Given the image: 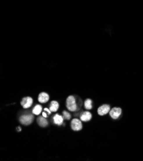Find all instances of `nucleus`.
Here are the masks:
<instances>
[{"instance_id": "1", "label": "nucleus", "mask_w": 143, "mask_h": 161, "mask_svg": "<svg viewBox=\"0 0 143 161\" xmlns=\"http://www.w3.org/2000/svg\"><path fill=\"white\" fill-rule=\"evenodd\" d=\"M66 106L67 109L70 111H72V112L77 110V105L75 101V98L73 96H69L67 98Z\"/></svg>"}, {"instance_id": "2", "label": "nucleus", "mask_w": 143, "mask_h": 161, "mask_svg": "<svg viewBox=\"0 0 143 161\" xmlns=\"http://www.w3.org/2000/svg\"><path fill=\"white\" fill-rule=\"evenodd\" d=\"M20 122L24 125H29L33 122V116L32 114H27V115H23L19 118Z\"/></svg>"}, {"instance_id": "3", "label": "nucleus", "mask_w": 143, "mask_h": 161, "mask_svg": "<svg viewBox=\"0 0 143 161\" xmlns=\"http://www.w3.org/2000/svg\"><path fill=\"white\" fill-rule=\"evenodd\" d=\"M71 128L74 131L81 130L82 128V124L81 123V121L78 119H73L71 123Z\"/></svg>"}, {"instance_id": "4", "label": "nucleus", "mask_w": 143, "mask_h": 161, "mask_svg": "<svg viewBox=\"0 0 143 161\" xmlns=\"http://www.w3.org/2000/svg\"><path fill=\"white\" fill-rule=\"evenodd\" d=\"M32 103H33V99L30 97L24 98L21 102V105H22V107L24 108V109L29 108L30 107L32 106Z\"/></svg>"}, {"instance_id": "5", "label": "nucleus", "mask_w": 143, "mask_h": 161, "mask_svg": "<svg viewBox=\"0 0 143 161\" xmlns=\"http://www.w3.org/2000/svg\"><path fill=\"white\" fill-rule=\"evenodd\" d=\"M121 112H122V111H121V109L120 108L114 107L110 110V116L112 117V118L116 119L120 116L121 114Z\"/></svg>"}, {"instance_id": "6", "label": "nucleus", "mask_w": 143, "mask_h": 161, "mask_svg": "<svg viewBox=\"0 0 143 161\" xmlns=\"http://www.w3.org/2000/svg\"><path fill=\"white\" fill-rule=\"evenodd\" d=\"M110 107L108 105H103L102 106L99 107L98 109V113L99 115L103 116L107 114L108 112H110Z\"/></svg>"}, {"instance_id": "7", "label": "nucleus", "mask_w": 143, "mask_h": 161, "mask_svg": "<svg viewBox=\"0 0 143 161\" xmlns=\"http://www.w3.org/2000/svg\"><path fill=\"white\" fill-rule=\"evenodd\" d=\"M49 98V95L47 93H46V92H41V93H40L39 95L38 101L40 103H44L48 101Z\"/></svg>"}, {"instance_id": "8", "label": "nucleus", "mask_w": 143, "mask_h": 161, "mask_svg": "<svg viewBox=\"0 0 143 161\" xmlns=\"http://www.w3.org/2000/svg\"><path fill=\"white\" fill-rule=\"evenodd\" d=\"M92 118V114L89 112H84L80 115V119L82 121H89Z\"/></svg>"}, {"instance_id": "9", "label": "nucleus", "mask_w": 143, "mask_h": 161, "mask_svg": "<svg viewBox=\"0 0 143 161\" xmlns=\"http://www.w3.org/2000/svg\"><path fill=\"white\" fill-rule=\"evenodd\" d=\"M45 118L46 117H44V116H40L39 117H38V119H37V123H38L39 125L40 126H41V127H46V126H47L48 125V121Z\"/></svg>"}, {"instance_id": "10", "label": "nucleus", "mask_w": 143, "mask_h": 161, "mask_svg": "<svg viewBox=\"0 0 143 161\" xmlns=\"http://www.w3.org/2000/svg\"><path fill=\"white\" fill-rule=\"evenodd\" d=\"M63 120H64V117L59 115V114H56V115L53 117V121L55 124L57 125H61L63 123Z\"/></svg>"}, {"instance_id": "11", "label": "nucleus", "mask_w": 143, "mask_h": 161, "mask_svg": "<svg viewBox=\"0 0 143 161\" xmlns=\"http://www.w3.org/2000/svg\"><path fill=\"white\" fill-rule=\"evenodd\" d=\"M59 105L57 101H51V103H50V106H49V110H51V112H55L57 111L58 109Z\"/></svg>"}, {"instance_id": "12", "label": "nucleus", "mask_w": 143, "mask_h": 161, "mask_svg": "<svg viewBox=\"0 0 143 161\" xmlns=\"http://www.w3.org/2000/svg\"><path fill=\"white\" fill-rule=\"evenodd\" d=\"M42 109V107L41 105H37L36 106L33 108L32 112H33V114H35V115H39L40 113L41 112Z\"/></svg>"}, {"instance_id": "13", "label": "nucleus", "mask_w": 143, "mask_h": 161, "mask_svg": "<svg viewBox=\"0 0 143 161\" xmlns=\"http://www.w3.org/2000/svg\"><path fill=\"white\" fill-rule=\"evenodd\" d=\"M92 100L90 99H87L85 101V107L86 109L90 110L92 109Z\"/></svg>"}, {"instance_id": "14", "label": "nucleus", "mask_w": 143, "mask_h": 161, "mask_svg": "<svg viewBox=\"0 0 143 161\" xmlns=\"http://www.w3.org/2000/svg\"><path fill=\"white\" fill-rule=\"evenodd\" d=\"M63 116H64V119H66L67 120H69L71 119V114L69 113L66 112V111H64L63 112Z\"/></svg>"}, {"instance_id": "15", "label": "nucleus", "mask_w": 143, "mask_h": 161, "mask_svg": "<svg viewBox=\"0 0 143 161\" xmlns=\"http://www.w3.org/2000/svg\"><path fill=\"white\" fill-rule=\"evenodd\" d=\"M44 111H47V112H48V114H51V110H49L48 109H47V108H45V109H44Z\"/></svg>"}, {"instance_id": "16", "label": "nucleus", "mask_w": 143, "mask_h": 161, "mask_svg": "<svg viewBox=\"0 0 143 161\" xmlns=\"http://www.w3.org/2000/svg\"><path fill=\"white\" fill-rule=\"evenodd\" d=\"M42 116H44V117H48V116H47V114H46L45 112H43L42 113Z\"/></svg>"}]
</instances>
